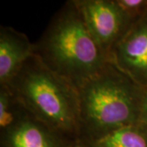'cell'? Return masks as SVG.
Returning a JSON list of instances; mask_svg holds the SVG:
<instances>
[{
  "mask_svg": "<svg viewBox=\"0 0 147 147\" xmlns=\"http://www.w3.org/2000/svg\"><path fill=\"white\" fill-rule=\"evenodd\" d=\"M78 92L79 142L86 145L143 120L146 88L110 62Z\"/></svg>",
  "mask_w": 147,
  "mask_h": 147,
  "instance_id": "1",
  "label": "cell"
},
{
  "mask_svg": "<svg viewBox=\"0 0 147 147\" xmlns=\"http://www.w3.org/2000/svg\"><path fill=\"white\" fill-rule=\"evenodd\" d=\"M34 54L77 89L109 63L107 55L90 34L74 1L65 3L53 17L35 44Z\"/></svg>",
  "mask_w": 147,
  "mask_h": 147,
  "instance_id": "2",
  "label": "cell"
},
{
  "mask_svg": "<svg viewBox=\"0 0 147 147\" xmlns=\"http://www.w3.org/2000/svg\"><path fill=\"white\" fill-rule=\"evenodd\" d=\"M7 87L30 115L64 138L79 142L78 89L51 70L36 54Z\"/></svg>",
  "mask_w": 147,
  "mask_h": 147,
  "instance_id": "3",
  "label": "cell"
},
{
  "mask_svg": "<svg viewBox=\"0 0 147 147\" xmlns=\"http://www.w3.org/2000/svg\"><path fill=\"white\" fill-rule=\"evenodd\" d=\"M90 34L107 55L135 22L127 16L116 0L74 1Z\"/></svg>",
  "mask_w": 147,
  "mask_h": 147,
  "instance_id": "4",
  "label": "cell"
},
{
  "mask_svg": "<svg viewBox=\"0 0 147 147\" xmlns=\"http://www.w3.org/2000/svg\"><path fill=\"white\" fill-rule=\"evenodd\" d=\"M109 62L147 88V16L136 22L112 47Z\"/></svg>",
  "mask_w": 147,
  "mask_h": 147,
  "instance_id": "5",
  "label": "cell"
},
{
  "mask_svg": "<svg viewBox=\"0 0 147 147\" xmlns=\"http://www.w3.org/2000/svg\"><path fill=\"white\" fill-rule=\"evenodd\" d=\"M70 142L50 129L28 112L1 131V147H70Z\"/></svg>",
  "mask_w": 147,
  "mask_h": 147,
  "instance_id": "6",
  "label": "cell"
},
{
  "mask_svg": "<svg viewBox=\"0 0 147 147\" xmlns=\"http://www.w3.org/2000/svg\"><path fill=\"white\" fill-rule=\"evenodd\" d=\"M35 44L26 34L11 27L0 28V84L7 87L34 54Z\"/></svg>",
  "mask_w": 147,
  "mask_h": 147,
  "instance_id": "7",
  "label": "cell"
},
{
  "mask_svg": "<svg viewBox=\"0 0 147 147\" xmlns=\"http://www.w3.org/2000/svg\"><path fill=\"white\" fill-rule=\"evenodd\" d=\"M87 146L88 147H147V121L142 120L123 127L87 144Z\"/></svg>",
  "mask_w": 147,
  "mask_h": 147,
  "instance_id": "8",
  "label": "cell"
},
{
  "mask_svg": "<svg viewBox=\"0 0 147 147\" xmlns=\"http://www.w3.org/2000/svg\"><path fill=\"white\" fill-rule=\"evenodd\" d=\"M26 109L17 100L16 96L8 87L0 88V129L3 131L12 126Z\"/></svg>",
  "mask_w": 147,
  "mask_h": 147,
  "instance_id": "9",
  "label": "cell"
},
{
  "mask_svg": "<svg viewBox=\"0 0 147 147\" xmlns=\"http://www.w3.org/2000/svg\"><path fill=\"white\" fill-rule=\"evenodd\" d=\"M133 22H137L147 16V0H116Z\"/></svg>",
  "mask_w": 147,
  "mask_h": 147,
  "instance_id": "10",
  "label": "cell"
},
{
  "mask_svg": "<svg viewBox=\"0 0 147 147\" xmlns=\"http://www.w3.org/2000/svg\"><path fill=\"white\" fill-rule=\"evenodd\" d=\"M143 120L147 121V88H146V100H145V107H144Z\"/></svg>",
  "mask_w": 147,
  "mask_h": 147,
  "instance_id": "11",
  "label": "cell"
},
{
  "mask_svg": "<svg viewBox=\"0 0 147 147\" xmlns=\"http://www.w3.org/2000/svg\"><path fill=\"white\" fill-rule=\"evenodd\" d=\"M70 147H88L87 145H85L84 143H83V142H74V143H73L71 146H70Z\"/></svg>",
  "mask_w": 147,
  "mask_h": 147,
  "instance_id": "12",
  "label": "cell"
}]
</instances>
